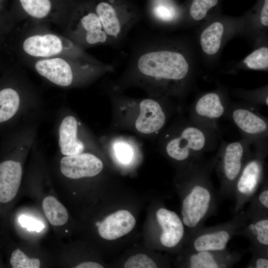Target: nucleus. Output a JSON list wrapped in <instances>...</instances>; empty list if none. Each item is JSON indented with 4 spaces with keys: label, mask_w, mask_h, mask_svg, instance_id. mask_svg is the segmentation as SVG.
I'll use <instances>...</instances> for the list:
<instances>
[{
    "label": "nucleus",
    "mask_w": 268,
    "mask_h": 268,
    "mask_svg": "<svg viewBox=\"0 0 268 268\" xmlns=\"http://www.w3.org/2000/svg\"><path fill=\"white\" fill-rule=\"evenodd\" d=\"M41 122L32 120L0 130V216L5 224L21 189L25 163L38 140Z\"/></svg>",
    "instance_id": "obj_1"
},
{
    "label": "nucleus",
    "mask_w": 268,
    "mask_h": 268,
    "mask_svg": "<svg viewBox=\"0 0 268 268\" xmlns=\"http://www.w3.org/2000/svg\"><path fill=\"white\" fill-rule=\"evenodd\" d=\"M129 63L127 74L135 82L164 92L172 91L182 82L189 70L187 61L181 53L147 43L134 52Z\"/></svg>",
    "instance_id": "obj_2"
},
{
    "label": "nucleus",
    "mask_w": 268,
    "mask_h": 268,
    "mask_svg": "<svg viewBox=\"0 0 268 268\" xmlns=\"http://www.w3.org/2000/svg\"><path fill=\"white\" fill-rule=\"evenodd\" d=\"M214 165L193 162L188 166L182 188L181 215L184 226L192 233L217 211L219 199L210 178Z\"/></svg>",
    "instance_id": "obj_3"
},
{
    "label": "nucleus",
    "mask_w": 268,
    "mask_h": 268,
    "mask_svg": "<svg viewBox=\"0 0 268 268\" xmlns=\"http://www.w3.org/2000/svg\"><path fill=\"white\" fill-rule=\"evenodd\" d=\"M45 114L41 96L22 75L0 82V130L30 120L42 121Z\"/></svg>",
    "instance_id": "obj_4"
},
{
    "label": "nucleus",
    "mask_w": 268,
    "mask_h": 268,
    "mask_svg": "<svg viewBox=\"0 0 268 268\" xmlns=\"http://www.w3.org/2000/svg\"><path fill=\"white\" fill-rule=\"evenodd\" d=\"M33 67L47 81L66 88L85 85L113 69V67L107 64L98 65L62 56L36 60Z\"/></svg>",
    "instance_id": "obj_5"
},
{
    "label": "nucleus",
    "mask_w": 268,
    "mask_h": 268,
    "mask_svg": "<svg viewBox=\"0 0 268 268\" xmlns=\"http://www.w3.org/2000/svg\"><path fill=\"white\" fill-rule=\"evenodd\" d=\"M21 51L35 60L68 57L98 65L106 64L86 53L69 38L51 32L31 33L21 40Z\"/></svg>",
    "instance_id": "obj_6"
},
{
    "label": "nucleus",
    "mask_w": 268,
    "mask_h": 268,
    "mask_svg": "<svg viewBox=\"0 0 268 268\" xmlns=\"http://www.w3.org/2000/svg\"><path fill=\"white\" fill-rule=\"evenodd\" d=\"M111 45H117L138 22V14L123 0H89Z\"/></svg>",
    "instance_id": "obj_7"
},
{
    "label": "nucleus",
    "mask_w": 268,
    "mask_h": 268,
    "mask_svg": "<svg viewBox=\"0 0 268 268\" xmlns=\"http://www.w3.org/2000/svg\"><path fill=\"white\" fill-rule=\"evenodd\" d=\"M68 37L81 48L110 45L90 1H78L68 21Z\"/></svg>",
    "instance_id": "obj_8"
},
{
    "label": "nucleus",
    "mask_w": 268,
    "mask_h": 268,
    "mask_svg": "<svg viewBox=\"0 0 268 268\" xmlns=\"http://www.w3.org/2000/svg\"><path fill=\"white\" fill-rule=\"evenodd\" d=\"M59 154L69 156L90 152L94 142L80 121L69 109L61 107L56 115L54 125Z\"/></svg>",
    "instance_id": "obj_9"
},
{
    "label": "nucleus",
    "mask_w": 268,
    "mask_h": 268,
    "mask_svg": "<svg viewBox=\"0 0 268 268\" xmlns=\"http://www.w3.org/2000/svg\"><path fill=\"white\" fill-rule=\"evenodd\" d=\"M247 220L244 211L233 214L229 220L215 225L202 226L185 237V252L221 251Z\"/></svg>",
    "instance_id": "obj_10"
},
{
    "label": "nucleus",
    "mask_w": 268,
    "mask_h": 268,
    "mask_svg": "<svg viewBox=\"0 0 268 268\" xmlns=\"http://www.w3.org/2000/svg\"><path fill=\"white\" fill-rule=\"evenodd\" d=\"M49 168L51 174L61 184L95 177L102 172L103 163L91 152L69 156L58 154L52 168Z\"/></svg>",
    "instance_id": "obj_11"
},
{
    "label": "nucleus",
    "mask_w": 268,
    "mask_h": 268,
    "mask_svg": "<svg viewBox=\"0 0 268 268\" xmlns=\"http://www.w3.org/2000/svg\"><path fill=\"white\" fill-rule=\"evenodd\" d=\"M248 160L246 149L239 142L228 144L216 161L220 186V199L233 197L234 186L245 164Z\"/></svg>",
    "instance_id": "obj_12"
},
{
    "label": "nucleus",
    "mask_w": 268,
    "mask_h": 268,
    "mask_svg": "<svg viewBox=\"0 0 268 268\" xmlns=\"http://www.w3.org/2000/svg\"><path fill=\"white\" fill-rule=\"evenodd\" d=\"M263 160L259 156L248 159L245 164L234 186L233 214L242 210L257 194L263 182Z\"/></svg>",
    "instance_id": "obj_13"
},
{
    "label": "nucleus",
    "mask_w": 268,
    "mask_h": 268,
    "mask_svg": "<svg viewBox=\"0 0 268 268\" xmlns=\"http://www.w3.org/2000/svg\"><path fill=\"white\" fill-rule=\"evenodd\" d=\"M77 2L75 0H17L22 15L42 21L61 17L68 21Z\"/></svg>",
    "instance_id": "obj_14"
},
{
    "label": "nucleus",
    "mask_w": 268,
    "mask_h": 268,
    "mask_svg": "<svg viewBox=\"0 0 268 268\" xmlns=\"http://www.w3.org/2000/svg\"><path fill=\"white\" fill-rule=\"evenodd\" d=\"M206 137L203 132L195 127L184 129L179 135L167 144L166 151L172 159L181 162H194L193 158L204 147Z\"/></svg>",
    "instance_id": "obj_15"
},
{
    "label": "nucleus",
    "mask_w": 268,
    "mask_h": 268,
    "mask_svg": "<svg viewBox=\"0 0 268 268\" xmlns=\"http://www.w3.org/2000/svg\"><path fill=\"white\" fill-rule=\"evenodd\" d=\"M184 265L189 268H231L241 259V253L225 249L221 251L184 252Z\"/></svg>",
    "instance_id": "obj_16"
},
{
    "label": "nucleus",
    "mask_w": 268,
    "mask_h": 268,
    "mask_svg": "<svg viewBox=\"0 0 268 268\" xmlns=\"http://www.w3.org/2000/svg\"><path fill=\"white\" fill-rule=\"evenodd\" d=\"M156 218L161 229L159 239L162 246L173 248L183 242L186 237L184 224L176 212L161 207L156 212Z\"/></svg>",
    "instance_id": "obj_17"
},
{
    "label": "nucleus",
    "mask_w": 268,
    "mask_h": 268,
    "mask_svg": "<svg viewBox=\"0 0 268 268\" xmlns=\"http://www.w3.org/2000/svg\"><path fill=\"white\" fill-rule=\"evenodd\" d=\"M165 121V114L157 101L147 98L140 102L138 115L134 122L137 132L147 134L155 133L163 128Z\"/></svg>",
    "instance_id": "obj_18"
},
{
    "label": "nucleus",
    "mask_w": 268,
    "mask_h": 268,
    "mask_svg": "<svg viewBox=\"0 0 268 268\" xmlns=\"http://www.w3.org/2000/svg\"><path fill=\"white\" fill-rule=\"evenodd\" d=\"M51 257L36 247L15 244L9 249L8 265L12 268L45 267L53 261Z\"/></svg>",
    "instance_id": "obj_19"
},
{
    "label": "nucleus",
    "mask_w": 268,
    "mask_h": 268,
    "mask_svg": "<svg viewBox=\"0 0 268 268\" xmlns=\"http://www.w3.org/2000/svg\"><path fill=\"white\" fill-rule=\"evenodd\" d=\"M236 235L243 236L251 242L250 252L268 255V214L247 218Z\"/></svg>",
    "instance_id": "obj_20"
},
{
    "label": "nucleus",
    "mask_w": 268,
    "mask_h": 268,
    "mask_svg": "<svg viewBox=\"0 0 268 268\" xmlns=\"http://www.w3.org/2000/svg\"><path fill=\"white\" fill-rule=\"evenodd\" d=\"M135 222L134 217L129 211L120 210L108 216L102 222H97L95 225L102 238L113 240L130 232Z\"/></svg>",
    "instance_id": "obj_21"
},
{
    "label": "nucleus",
    "mask_w": 268,
    "mask_h": 268,
    "mask_svg": "<svg viewBox=\"0 0 268 268\" xmlns=\"http://www.w3.org/2000/svg\"><path fill=\"white\" fill-rule=\"evenodd\" d=\"M38 198L42 211L47 221L57 233L63 232L69 219L67 209L54 193H43Z\"/></svg>",
    "instance_id": "obj_22"
},
{
    "label": "nucleus",
    "mask_w": 268,
    "mask_h": 268,
    "mask_svg": "<svg viewBox=\"0 0 268 268\" xmlns=\"http://www.w3.org/2000/svg\"><path fill=\"white\" fill-rule=\"evenodd\" d=\"M232 117L237 127L246 134H258L267 131V122L261 117L247 109L235 110L233 112Z\"/></svg>",
    "instance_id": "obj_23"
},
{
    "label": "nucleus",
    "mask_w": 268,
    "mask_h": 268,
    "mask_svg": "<svg viewBox=\"0 0 268 268\" xmlns=\"http://www.w3.org/2000/svg\"><path fill=\"white\" fill-rule=\"evenodd\" d=\"M195 111L201 117L216 119L222 116L224 108L217 94L209 93L199 99L195 106Z\"/></svg>",
    "instance_id": "obj_24"
},
{
    "label": "nucleus",
    "mask_w": 268,
    "mask_h": 268,
    "mask_svg": "<svg viewBox=\"0 0 268 268\" xmlns=\"http://www.w3.org/2000/svg\"><path fill=\"white\" fill-rule=\"evenodd\" d=\"M223 31V25L219 22L212 23L204 30L201 36V45L205 53L213 55L218 52Z\"/></svg>",
    "instance_id": "obj_25"
},
{
    "label": "nucleus",
    "mask_w": 268,
    "mask_h": 268,
    "mask_svg": "<svg viewBox=\"0 0 268 268\" xmlns=\"http://www.w3.org/2000/svg\"><path fill=\"white\" fill-rule=\"evenodd\" d=\"M251 204L244 211L247 218L268 214V187L265 183L259 191L250 201Z\"/></svg>",
    "instance_id": "obj_26"
},
{
    "label": "nucleus",
    "mask_w": 268,
    "mask_h": 268,
    "mask_svg": "<svg viewBox=\"0 0 268 268\" xmlns=\"http://www.w3.org/2000/svg\"><path fill=\"white\" fill-rule=\"evenodd\" d=\"M152 17L163 22H172L178 17V12L176 6L166 0H156L151 8Z\"/></svg>",
    "instance_id": "obj_27"
},
{
    "label": "nucleus",
    "mask_w": 268,
    "mask_h": 268,
    "mask_svg": "<svg viewBox=\"0 0 268 268\" xmlns=\"http://www.w3.org/2000/svg\"><path fill=\"white\" fill-rule=\"evenodd\" d=\"M244 63L250 68L263 69L268 67V48L262 47L248 55Z\"/></svg>",
    "instance_id": "obj_28"
},
{
    "label": "nucleus",
    "mask_w": 268,
    "mask_h": 268,
    "mask_svg": "<svg viewBox=\"0 0 268 268\" xmlns=\"http://www.w3.org/2000/svg\"><path fill=\"white\" fill-rule=\"evenodd\" d=\"M218 0H194L190 7L192 17L199 21L205 17L208 10L214 6Z\"/></svg>",
    "instance_id": "obj_29"
},
{
    "label": "nucleus",
    "mask_w": 268,
    "mask_h": 268,
    "mask_svg": "<svg viewBox=\"0 0 268 268\" xmlns=\"http://www.w3.org/2000/svg\"><path fill=\"white\" fill-rule=\"evenodd\" d=\"M125 268H156L157 265L150 258L143 254L130 257L124 265Z\"/></svg>",
    "instance_id": "obj_30"
},
{
    "label": "nucleus",
    "mask_w": 268,
    "mask_h": 268,
    "mask_svg": "<svg viewBox=\"0 0 268 268\" xmlns=\"http://www.w3.org/2000/svg\"><path fill=\"white\" fill-rule=\"evenodd\" d=\"M114 150L117 158L122 163H129L133 158L134 151L132 146L125 141L117 142L114 146Z\"/></svg>",
    "instance_id": "obj_31"
},
{
    "label": "nucleus",
    "mask_w": 268,
    "mask_h": 268,
    "mask_svg": "<svg viewBox=\"0 0 268 268\" xmlns=\"http://www.w3.org/2000/svg\"><path fill=\"white\" fill-rule=\"evenodd\" d=\"M252 257L246 266L248 268H268V255L258 252H251Z\"/></svg>",
    "instance_id": "obj_32"
},
{
    "label": "nucleus",
    "mask_w": 268,
    "mask_h": 268,
    "mask_svg": "<svg viewBox=\"0 0 268 268\" xmlns=\"http://www.w3.org/2000/svg\"><path fill=\"white\" fill-rule=\"evenodd\" d=\"M261 21L264 25H268V0H265L261 12Z\"/></svg>",
    "instance_id": "obj_33"
},
{
    "label": "nucleus",
    "mask_w": 268,
    "mask_h": 268,
    "mask_svg": "<svg viewBox=\"0 0 268 268\" xmlns=\"http://www.w3.org/2000/svg\"><path fill=\"white\" fill-rule=\"evenodd\" d=\"M75 268H103L101 265L95 262H84L77 265Z\"/></svg>",
    "instance_id": "obj_34"
},
{
    "label": "nucleus",
    "mask_w": 268,
    "mask_h": 268,
    "mask_svg": "<svg viewBox=\"0 0 268 268\" xmlns=\"http://www.w3.org/2000/svg\"><path fill=\"white\" fill-rule=\"evenodd\" d=\"M266 98H267V99L266 100V103H267V105H268V97H267Z\"/></svg>",
    "instance_id": "obj_35"
},
{
    "label": "nucleus",
    "mask_w": 268,
    "mask_h": 268,
    "mask_svg": "<svg viewBox=\"0 0 268 268\" xmlns=\"http://www.w3.org/2000/svg\"><path fill=\"white\" fill-rule=\"evenodd\" d=\"M1 267H2L1 262H0V268Z\"/></svg>",
    "instance_id": "obj_36"
},
{
    "label": "nucleus",
    "mask_w": 268,
    "mask_h": 268,
    "mask_svg": "<svg viewBox=\"0 0 268 268\" xmlns=\"http://www.w3.org/2000/svg\"><path fill=\"white\" fill-rule=\"evenodd\" d=\"M1 1V0H0V1Z\"/></svg>",
    "instance_id": "obj_37"
}]
</instances>
